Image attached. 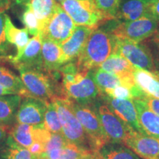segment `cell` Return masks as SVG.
Returning a JSON list of instances; mask_svg holds the SVG:
<instances>
[{
    "instance_id": "12",
    "label": "cell",
    "mask_w": 159,
    "mask_h": 159,
    "mask_svg": "<svg viewBox=\"0 0 159 159\" xmlns=\"http://www.w3.org/2000/svg\"><path fill=\"white\" fill-rule=\"evenodd\" d=\"M125 145L142 159H159V139L133 130Z\"/></svg>"
},
{
    "instance_id": "48",
    "label": "cell",
    "mask_w": 159,
    "mask_h": 159,
    "mask_svg": "<svg viewBox=\"0 0 159 159\" xmlns=\"http://www.w3.org/2000/svg\"><path fill=\"white\" fill-rule=\"evenodd\" d=\"M156 33H157V35H158V37H159V30L157 31V32H156Z\"/></svg>"
},
{
    "instance_id": "40",
    "label": "cell",
    "mask_w": 159,
    "mask_h": 159,
    "mask_svg": "<svg viewBox=\"0 0 159 159\" xmlns=\"http://www.w3.org/2000/svg\"><path fill=\"white\" fill-rule=\"evenodd\" d=\"M97 152L98 151L86 150L83 152L79 159H97Z\"/></svg>"
},
{
    "instance_id": "29",
    "label": "cell",
    "mask_w": 159,
    "mask_h": 159,
    "mask_svg": "<svg viewBox=\"0 0 159 159\" xmlns=\"http://www.w3.org/2000/svg\"><path fill=\"white\" fill-rule=\"evenodd\" d=\"M91 73L95 84L102 94L105 90L114 89L115 87L122 85V81L118 77L99 68L92 69L91 70Z\"/></svg>"
},
{
    "instance_id": "6",
    "label": "cell",
    "mask_w": 159,
    "mask_h": 159,
    "mask_svg": "<svg viewBox=\"0 0 159 159\" xmlns=\"http://www.w3.org/2000/svg\"><path fill=\"white\" fill-rule=\"evenodd\" d=\"M94 110L105 134L111 143L125 144V142L134 129L121 120L102 98V94L94 104Z\"/></svg>"
},
{
    "instance_id": "21",
    "label": "cell",
    "mask_w": 159,
    "mask_h": 159,
    "mask_svg": "<svg viewBox=\"0 0 159 159\" xmlns=\"http://www.w3.org/2000/svg\"><path fill=\"white\" fill-rule=\"evenodd\" d=\"M134 102L137 111L139 122L148 136L159 139V116L148 108L144 101L134 99Z\"/></svg>"
},
{
    "instance_id": "42",
    "label": "cell",
    "mask_w": 159,
    "mask_h": 159,
    "mask_svg": "<svg viewBox=\"0 0 159 159\" xmlns=\"http://www.w3.org/2000/svg\"><path fill=\"white\" fill-rule=\"evenodd\" d=\"M9 133L7 132V130L0 126V146L5 142L6 139H7Z\"/></svg>"
},
{
    "instance_id": "22",
    "label": "cell",
    "mask_w": 159,
    "mask_h": 159,
    "mask_svg": "<svg viewBox=\"0 0 159 159\" xmlns=\"http://www.w3.org/2000/svg\"><path fill=\"white\" fill-rule=\"evenodd\" d=\"M133 75L136 85L145 94L159 99V77L156 74L135 67Z\"/></svg>"
},
{
    "instance_id": "45",
    "label": "cell",
    "mask_w": 159,
    "mask_h": 159,
    "mask_svg": "<svg viewBox=\"0 0 159 159\" xmlns=\"http://www.w3.org/2000/svg\"><path fill=\"white\" fill-rule=\"evenodd\" d=\"M142 1L144 2L145 3H147V4H148V5H152L153 3L156 2L158 1V0H142Z\"/></svg>"
},
{
    "instance_id": "30",
    "label": "cell",
    "mask_w": 159,
    "mask_h": 159,
    "mask_svg": "<svg viewBox=\"0 0 159 159\" xmlns=\"http://www.w3.org/2000/svg\"><path fill=\"white\" fill-rule=\"evenodd\" d=\"M43 128L51 134H62V127L54 101L47 102Z\"/></svg>"
},
{
    "instance_id": "7",
    "label": "cell",
    "mask_w": 159,
    "mask_h": 159,
    "mask_svg": "<svg viewBox=\"0 0 159 159\" xmlns=\"http://www.w3.org/2000/svg\"><path fill=\"white\" fill-rule=\"evenodd\" d=\"M76 26L95 29L105 19L97 7L94 0H64L60 3Z\"/></svg>"
},
{
    "instance_id": "11",
    "label": "cell",
    "mask_w": 159,
    "mask_h": 159,
    "mask_svg": "<svg viewBox=\"0 0 159 159\" xmlns=\"http://www.w3.org/2000/svg\"><path fill=\"white\" fill-rule=\"evenodd\" d=\"M47 102L33 97H22L18 109L16 123L43 128Z\"/></svg>"
},
{
    "instance_id": "25",
    "label": "cell",
    "mask_w": 159,
    "mask_h": 159,
    "mask_svg": "<svg viewBox=\"0 0 159 159\" xmlns=\"http://www.w3.org/2000/svg\"><path fill=\"white\" fill-rule=\"evenodd\" d=\"M29 4L40 21L42 33L47 24L56 11L59 4L55 0H31Z\"/></svg>"
},
{
    "instance_id": "37",
    "label": "cell",
    "mask_w": 159,
    "mask_h": 159,
    "mask_svg": "<svg viewBox=\"0 0 159 159\" xmlns=\"http://www.w3.org/2000/svg\"><path fill=\"white\" fill-rule=\"evenodd\" d=\"M139 99H142V101H144L149 109H150L151 111H153L154 113H156L159 116V99L149 96L144 93L142 98Z\"/></svg>"
},
{
    "instance_id": "39",
    "label": "cell",
    "mask_w": 159,
    "mask_h": 159,
    "mask_svg": "<svg viewBox=\"0 0 159 159\" xmlns=\"http://www.w3.org/2000/svg\"><path fill=\"white\" fill-rule=\"evenodd\" d=\"M150 13L152 17L159 22V0L150 5Z\"/></svg>"
},
{
    "instance_id": "24",
    "label": "cell",
    "mask_w": 159,
    "mask_h": 159,
    "mask_svg": "<svg viewBox=\"0 0 159 159\" xmlns=\"http://www.w3.org/2000/svg\"><path fill=\"white\" fill-rule=\"evenodd\" d=\"M0 85L15 91L21 97H31L19 75L3 64H0Z\"/></svg>"
},
{
    "instance_id": "5",
    "label": "cell",
    "mask_w": 159,
    "mask_h": 159,
    "mask_svg": "<svg viewBox=\"0 0 159 159\" xmlns=\"http://www.w3.org/2000/svg\"><path fill=\"white\" fill-rule=\"evenodd\" d=\"M111 33L116 38L140 43L158 30V21L152 17H144L132 21H107Z\"/></svg>"
},
{
    "instance_id": "18",
    "label": "cell",
    "mask_w": 159,
    "mask_h": 159,
    "mask_svg": "<svg viewBox=\"0 0 159 159\" xmlns=\"http://www.w3.org/2000/svg\"><path fill=\"white\" fill-rule=\"evenodd\" d=\"M41 47L42 41L41 35L33 36L30 39L29 42L21 57L11 64L16 67L18 66H25L34 68H43Z\"/></svg>"
},
{
    "instance_id": "13",
    "label": "cell",
    "mask_w": 159,
    "mask_h": 159,
    "mask_svg": "<svg viewBox=\"0 0 159 159\" xmlns=\"http://www.w3.org/2000/svg\"><path fill=\"white\" fill-rule=\"evenodd\" d=\"M102 98L114 114L125 124L135 131L145 134L139 122L137 111L133 99H115L103 94Z\"/></svg>"
},
{
    "instance_id": "9",
    "label": "cell",
    "mask_w": 159,
    "mask_h": 159,
    "mask_svg": "<svg viewBox=\"0 0 159 159\" xmlns=\"http://www.w3.org/2000/svg\"><path fill=\"white\" fill-rule=\"evenodd\" d=\"M76 25L61 6L58 7L46 25L41 37H46L61 46L72 35Z\"/></svg>"
},
{
    "instance_id": "33",
    "label": "cell",
    "mask_w": 159,
    "mask_h": 159,
    "mask_svg": "<svg viewBox=\"0 0 159 159\" xmlns=\"http://www.w3.org/2000/svg\"><path fill=\"white\" fill-rule=\"evenodd\" d=\"M5 13H0V63L8 61L13 55L11 54L12 45L7 41L5 33Z\"/></svg>"
},
{
    "instance_id": "16",
    "label": "cell",
    "mask_w": 159,
    "mask_h": 159,
    "mask_svg": "<svg viewBox=\"0 0 159 159\" xmlns=\"http://www.w3.org/2000/svg\"><path fill=\"white\" fill-rule=\"evenodd\" d=\"M22 97L19 94H8L0 97V126L9 133L16 124L18 109Z\"/></svg>"
},
{
    "instance_id": "28",
    "label": "cell",
    "mask_w": 159,
    "mask_h": 159,
    "mask_svg": "<svg viewBox=\"0 0 159 159\" xmlns=\"http://www.w3.org/2000/svg\"><path fill=\"white\" fill-rule=\"evenodd\" d=\"M34 127L33 125L16 123L10 130L9 134L18 144L28 149L34 143Z\"/></svg>"
},
{
    "instance_id": "43",
    "label": "cell",
    "mask_w": 159,
    "mask_h": 159,
    "mask_svg": "<svg viewBox=\"0 0 159 159\" xmlns=\"http://www.w3.org/2000/svg\"><path fill=\"white\" fill-rule=\"evenodd\" d=\"M8 94H17L15 92V91L10 90V89H7L5 88V87L0 85V97L4 96V95H8Z\"/></svg>"
},
{
    "instance_id": "27",
    "label": "cell",
    "mask_w": 159,
    "mask_h": 159,
    "mask_svg": "<svg viewBox=\"0 0 159 159\" xmlns=\"http://www.w3.org/2000/svg\"><path fill=\"white\" fill-rule=\"evenodd\" d=\"M86 150L69 142L61 149L44 151L40 155L39 158L40 159H79Z\"/></svg>"
},
{
    "instance_id": "4",
    "label": "cell",
    "mask_w": 159,
    "mask_h": 159,
    "mask_svg": "<svg viewBox=\"0 0 159 159\" xmlns=\"http://www.w3.org/2000/svg\"><path fill=\"white\" fill-rule=\"evenodd\" d=\"M71 107L88 136L91 150L99 151L111 143L103 130L94 105H80L71 99Z\"/></svg>"
},
{
    "instance_id": "19",
    "label": "cell",
    "mask_w": 159,
    "mask_h": 159,
    "mask_svg": "<svg viewBox=\"0 0 159 159\" xmlns=\"http://www.w3.org/2000/svg\"><path fill=\"white\" fill-rule=\"evenodd\" d=\"M5 33L7 41L11 45L14 46L16 49V52L10 58L8 62L12 63L16 61L22 55L25 47L30 41L29 33L27 29H19L12 23L11 19L7 14L5 20Z\"/></svg>"
},
{
    "instance_id": "23",
    "label": "cell",
    "mask_w": 159,
    "mask_h": 159,
    "mask_svg": "<svg viewBox=\"0 0 159 159\" xmlns=\"http://www.w3.org/2000/svg\"><path fill=\"white\" fill-rule=\"evenodd\" d=\"M2 159H40L39 156L33 154L28 149L18 144L9 134L5 142L0 146Z\"/></svg>"
},
{
    "instance_id": "44",
    "label": "cell",
    "mask_w": 159,
    "mask_h": 159,
    "mask_svg": "<svg viewBox=\"0 0 159 159\" xmlns=\"http://www.w3.org/2000/svg\"><path fill=\"white\" fill-rule=\"evenodd\" d=\"M12 2L16 4V5H26L29 4L31 2V0H11Z\"/></svg>"
},
{
    "instance_id": "20",
    "label": "cell",
    "mask_w": 159,
    "mask_h": 159,
    "mask_svg": "<svg viewBox=\"0 0 159 159\" xmlns=\"http://www.w3.org/2000/svg\"><path fill=\"white\" fill-rule=\"evenodd\" d=\"M144 17H152L150 5L142 0H122L115 19L132 21Z\"/></svg>"
},
{
    "instance_id": "32",
    "label": "cell",
    "mask_w": 159,
    "mask_h": 159,
    "mask_svg": "<svg viewBox=\"0 0 159 159\" xmlns=\"http://www.w3.org/2000/svg\"><path fill=\"white\" fill-rule=\"evenodd\" d=\"M97 7L105 21L116 19L122 0H94Z\"/></svg>"
},
{
    "instance_id": "15",
    "label": "cell",
    "mask_w": 159,
    "mask_h": 159,
    "mask_svg": "<svg viewBox=\"0 0 159 159\" xmlns=\"http://www.w3.org/2000/svg\"><path fill=\"white\" fill-rule=\"evenodd\" d=\"M93 30L85 26H76L72 35L61 45L66 63L76 61Z\"/></svg>"
},
{
    "instance_id": "47",
    "label": "cell",
    "mask_w": 159,
    "mask_h": 159,
    "mask_svg": "<svg viewBox=\"0 0 159 159\" xmlns=\"http://www.w3.org/2000/svg\"><path fill=\"white\" fill-rule=\"evenodd\" d=\"M97 159H101L100 156H99V151L97 152Z\"/></svg>"
},
{
    "instance_id": "35",
    "label": "cell",
    "mask_w": 159,
    "mask_h": 159,
    "mask_svg": "<svg viewBox=\"0 0 159 159\" xmlns=\"http://www.w3.org/2000/svg\"><path fill=\"white\" fill-rule=\"evenodd\" d=\"M103 94L106 96L112 97L115 99H133L132 92H131V89L126 85H121L119 86L115 87L114 89H108L102 92Z\"/></svg>"
},
{
    "instance_id": "1",
    "label": "cell",
    "mask_w": 159,
    "mask_h": 159,
    "mask_svg": "<svg viewBox=\"0 0 159 159\" xmlns=\"http://www.w3.org/2000/svg\"><path fill=\"white\" fill-rule=\"evenodd\" d=\"M26 89L31 97L50 102L59 97H66L63 91L59 71H48L44 68L25 66L16 67Z\"/></svg>"
},
{
    "instance_id": "31",
    "label": "cell",
    "mask_w": 159,
    "mask_h": 159,
    "mask_svg": "<svg viewBox=\"0 0 159 159\" xmlns=\"http://www.w3.org/2000/svg\"><path fill=\"white\" fill-rule=\"evenodd\" d=\"M25 7V9L22 16H21V20H22V22L25 26V29H27L29 34L32 35L33 36L41 35V24H40V21L35 16V13L33 12L30 4L26 5Z\"/></svg>"
},
{
    "instance_id": "38",
    "label": "cell",
    "mask_w": 159,
    "mask_h": 159,
    "mask_svg": "<svg viewBox=\"0 0 159 159\" xmlns=\"http://www.w3.org/2000/svg\"><path fill=\"white\" fill-rule=\"evenodd\" d=\"M30 152H32L33 154L36 155V156H40L42 154L45 150V146L41 143L34 142L30 147L28 148Z\"/></svg>"
},
{
    "instance_id": "14",
    "label": "cell",
    "mask_w": 159,
    "mask_h": 159,
    "mask_svg": "<svg viewBox=\"0 0 159 159\" xmlns=\"http://www.w3.org/2000/svg\"><path fill=\"white\" fill-rule=\"evenodd\" d=\"M98 68L116 75L121 80L122 85L129 88L136 85L133 75L135 67L122 55L113 53Z\"/></svg>"
},
{
    "instance_id": "36",
    "label": "cell",
    "mask_w": 159,
    "mask_h": 159,
    "mask_svg": "<svg viewBox=\"0 0 159 159\" xmlns=\"http://www.w3.org/2000/svg\"><path fill=\"white\" fill-rule=\"evenodd\" d=\"M68 143L69 142L66 139L62 134H51L50 139L46 144L44 151L61 149Z\"/></svg>"
},
{
    "instance_id": "17",
    "label": "cell",
    "mask_w": 159,
    "mask_h": 159,
    "mask_svg": "<svg viewBox=\"0 0 159 159\" xmlns=\"http://www.w3.org/2000/svg\"><path fill=\"white\" fill-rule=\"evenodd\" d=\"M41 41L43 67L48 71H58L66 63L61 46L46 37H41Z\"/></svg>"
},
{
    "instance_id": "2",
    "label": "cell",
    "mask_w": 159,
    "mask_h": 159,
    "mask_svg": "<svg viewBox=\"0 0 159 159\" xmlns=\"http://www.w3.org/2000/svg\"><path fill=\"white\" fill-rule=\"evenodd\" d=\"M93 30L89 35L82 52L76 60L81 71H90L100 66L108 57L114 53L116 37L111 33L108 25Z\"/></svg>"
},
{
    "instance_id": "8",
    "label": "cell",
    "mask_w": 159,
    "mask_h": 159,
    "mask_svg": "<svg viewBox=\"0 0 159 159\" xmlns=\"http://www.w3.org/2000/svg\"><path fill=\"white\" fill-rule=\"evenodd\" d=\"M114 53L128 60L134 67L154 73L155 67L150 51L143 43L116 38Z\"/></svg>"
},
{
    "instance_id": "34",
    "label": "cell",
    "mask_w": 159,
    "mask_h": 159,
    "mask_svg": "<svg viewBox=\"0 0 159 159\" xmlns=\"http://www.w3.org/2000/svg\"><path fill=\"white\" fill-rule=\"evenodd\" d=\"M144 44L152 56L153 64L155 67V74L159 77V37L156 33L152 36L146 39V41H143Z\"/></svg>"
},
{
    "instance_id": "41",
    "label": "cell",
    "mask_w": 159,
    "mask_h": 159,
    "mask_svg": "<svg viewBox=\"0 0 159 159\" xmlns=\"http://www.w3.org/2000/svg\"><path fill=\"white\" fill-rule=\"evenodd\" d=\"M11 0H0V13H5L11 7Z\"/></svg>"
},
{
    "instance_id": "10",
    "label": "cell",
    "mask_w": 159,
    "mask_h": 159,
    "mask_svg": "<svg viewBox=\"0 0 159 159\" xmlns=\"http://www.w3.org/2000/svg\"><path fill=\"white\" fill-rule=\"evenodd\" d=\"M66 97L80 105H94L102 95L95 84L91 70L83 80L73 84H62Z\"/></svg>"
},
{
    "instance_id": "3",
    "label": "cell",
    "mask_w": 159,
    "mask_h": 159,
    "mask_svg": "<svg viewBox=\"0 0 159 159\" xmlns=\"http://www.w3.org/2000/svg\"><path fill=\"white\" fill-rule=\"evenodd\" d=\"M52 101L56 105L62 127V134L66 139L84 150H92L84 129L73 112L71 99L68 97H59Z\"/></svg>"
},
{
    "instance_id": "26",
    "label": "cell",
    "mask_w": 159,
    "mask_h": 159,
    "mask_svg": "<svg viewBox=\"0 0 159 159\" xmlns=\"http://www.w3.org/2000/svg\"><path fill=\"white\" fill-rule=\"evenodd\" d=\"M101 159H141L124 144L108 143L99 150Z\"/></svg>"
},
{
    "instance_id": "49",
    "label": "cell",
    "mask_w": 159,
    "mask_h": 159,
    "mask_svg": "<svg viewBox=\"0 0 159 159\" xmlns=\"http://www.w3.org/2000/svg\"><path fill=\"white\" fill-rule=\"evenodd\" d=\"M0 159H2V158H0Z\"/></svg>"
},
{
    "instance_id": "46",
    "label": "cell",
    "mask_w": 159,
    "mask_h": 159,
    "mask_svg": "<svg viewBox=\"0 0 159 159\" xmlns=\"http://www.w3.org/2000/svg\"><path fill=\"white\" fill-rule=\"evenodd\" d=\"M63 1H64V0H55V2H57L58 3L59 5H60V3H61V2H63Z\"/></svg>"
}]
</instances>
